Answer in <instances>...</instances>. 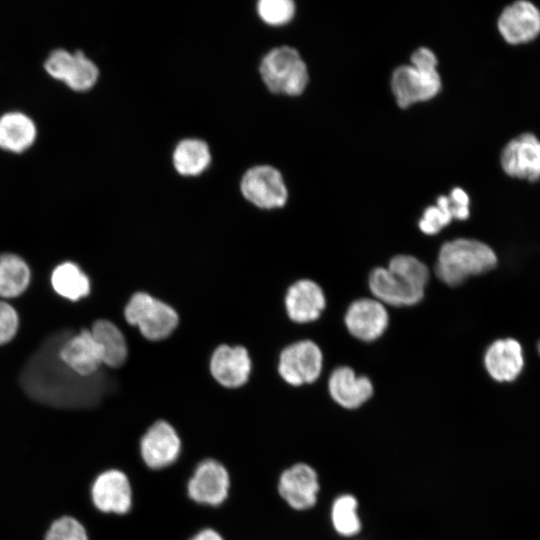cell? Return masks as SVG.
Instances as JSON below:
<instances>
[{
  "label": "cell",
  "mask_w": 540,
  "mask_h": 540,
  "mask_svg": "<svg viewBox=\"0 0 540 540\" xmlns=\"http://www.w3.org/2000/svg\"><path fill=\"white\" fill-rule=\"evenodd\" d=\"M66 331L48 339L23 370L22 385L35 400L57 407H86L99 399L102 390L97 373L83 377L74 373L59 357L68 338Z\"/></svg>",
  "instance_id": "1"
},
{
  "label": "cell",
  "mask_w": 540,
  "mask_h": 540,
  "mask_svg": "<svg viewBox=\"0 0 540 540\" xmlns=\"http://www.w3.org/2000/svg\"><path fill=\"white\" fill-rule=\"evenodd\" d=\"M496 263V254L487 244L461 238L441 246L435 273L445 284L457 286L470 276L488 272Z\"/></svg>",
  "instance_id": "2"
},
{
  "label": "cell",
  "mask_w": 540,
  "mask_h": 540,
  "mask_svg": "<svg viewBox=\"0 0 540 540\" xmlns=\"http://www.w3.org/2000/svg\"><path fill=\"white\" fill-rule=\"evenodd\" d=\"M260 74L268 89L274 93L296 96L308 82V71L298 51L282 46L269 51L260 64Z\"/></svg>",
  "instance_id": "3"
},
{
  "label": "cell",
  "mask_w": 540,
  "mask_h": 540,
  "mask_svg": "<svg viewBox=\"0 0 540 540\" xmlns=\"http://www.w3.org/2000/svg\"><path fill=\"white\" fill-rule=\"evenodd\" d=\"M124 315L130 325L137 326L142 336L151 341L167 338L179 321L171 306L145 292H137L130 298Z\"/></svg>",
  "instance_id": "4"
},
{
  "label": "cell",
  "mask_w": 540,
  "mask_h": 540,
  "mask_svg": "<svg viewBox=\"0 0 540 540\" xmlns=\"http://www.w3.org/2000/svg\"><path fill=\"white\" fill-rule=\"evenodd\" d=\"M320 491L318 471L306 462H295L284 468L276 480L278 497L293 512L313 510L319 502Z\"/></svg>",
  "instance_id": "5"
},
{
  "label": "cell",
  "mask_w": 540,
  "mask_h": 540,
  "mask_svg": "<svg viewBox=\"0 0 540 540\" xmlns=\"http://www.w3.org/2000/svg\"><path fill=\"white\" fill-rule=\"evenodd\" d=\"M322 364L319 346L311 340H302L281 352L278 371L287 384L299 387L314 383L321 374Z\"/></svg>",
  "instance_id": "6"
},
{
  "label": "cell",
  "mask_w": 540,
  "mask_h": 540,
  "mask_svg": "<svg viewBox=\"0 0 540 540\" xmlns=\"http://www.w3.org/2000/svg\"><path fill=\"white\" fill-rule=\"evenodd\" d=\"M241 191L249 202L263 209L284 206L288 196L281 173L267 165L247 170L241 180Z\"/></svg>",
  "instance_id": "7"
},
{
  "label": "cell",
  "mask_w": 540,
  "mask_h": 540,
  "mask_svg": "<svg viewBox=\"0 0 540 540\" xmlns=\"http://www.w3.org/2000/svg\"><path fill=\"white\" fill-rule=\"evenodd\" d=\"M391 86L397 104L406 108L436 96L441 88V80L437 69L402 65L393 72Z\"/></svg>",
  "instance_id": "8"
},
{
  "label": "cell",
  "mask_w": 540,
  "mask_h": 540,
  "mask_svg": "<svg viewBox=\"0 0 540 540\" xmlns=\"http://www.w3.org/2000/svg\"><path fill=\"white\" fill-rule=\"evenodd\" d=\"M331 402L346 412H356L374 397V386L366 376H358L352 368L338 367L329 377L327 385Z\"/></svg>",
  "instance_id": "9"
},
{
  "label": "cell",
  "mask_w": 540,
  "mask_h": 540,
  "mask_svg": "<svg viewBox=\"0 0 540 540\" xmlns=\"http://www.w3.org/2000/svg\"><path fill=\"white\" fill-rule=\"evenodd\" d=\"M503 171L528 181L540 179V140L532 133H523L510 140L501 152Z\"/></svg>",
  "instance_id": "10"
},
{
  "label": "cell",
  "mask_w": 540,
  "mask_h": 540,
  "mask_svg": "<svg viewBox=\"0 0 540 540\" xmlns=\"http://www.w3.org/2000/svg\"><path fill=\"white\" fill-rule=\"evenodd\" d=\"M497 27L511 45L530 42L540 34V10L532 2L516 1L503 9Z\"/></svg>",
  "instance_id": "11"
},
{
  "label": "cell",
  "mask_w": 540,
  "mask_h": 540,
  "mask_svg": "<svg viewBox=\"0 0 540 540\" xmlns=\"http://www.w3.org/2000/svg\"><path fill=\"white\" fill-rule=\"evenodd\" d=\"M230 487L226 468L216 460L202 461L187 486L189 497L197 503L217 506L224 502Z\"/></svg>",
  "instance_id": "12"
},
{
  "label": "cell",
  "mask_w": 540,
  "mask_h": 540,
  "mask_svg": "<svg viewBox=\"0 0 540 540\" xmlns=\"http://www.w3.org/2000/svg\"><path fill=\"white\" fill-rule=\"evenodd\" d=\"M369 287L375 299L396 307L411 306L424 297L421 289L389 268L378 267L369 275Z\"/></svg>",
  "instance_id": "13"
},
{
  "label": "cell",
  "mask_w": 540,
  "mask_h": 540,
  "mask_svg": "<svg viewBox=\"0 0 540 540\" xmlns=\"http://www.w3.org/2000/svg\"><path fill=\"white\" fill-rule=\"evenodd\" d=\"M389 322L388 312L380 301L361 298L352 302L345 314V325L352 336L370 342L379 338Z\"/></svg>",
  "instance_id": "14"
},
{
  "label": "cell",
  "mask_w": 540,
  "mask_h": 540,
  "mask_svg": "<svg viewBox=\"0 0 540 540\" xmlns=\"http://www.w3.org/2000/svg\"><path fill=\"white\" fill-rule=\"evenodd\" d=\"M181 450L176 430L166 421H157L144 434L140 442L141 456L152 469H160L174 463Z\"/></svg>",
  "instance_id": "15"
},
{
  "label": "cell",
  "mask_w": 540,
  "mask_h": 540,
  "mask_svg": "<svg viewBox=\"0 0 540 540\" xmlns=\"http://www.w3.org/2000/svg\"><path fill=\"white\" fill-rule=\"evenodd\" d=\"M91 496L102 512L124 514L132 504V492L127 476L119 470H108L97 476Z\"/></svg>",
  "instance_id": "16"
},
{
  "label": "cell",
  "mask_w": 540,
  "mask_h": 540,
  "mask_svg": "<svg viewBox=\"0 0 540 540\" xmlns=\"http://www.w3.org/2000/svg\"><path fill=\"white\" fill-rule=\"evenodd\" d=\"M59 357L74 373L83 377L96 374L103 364L101 349L89 329L66 338L59 348Z\"/></svg>",
  "instance_id": "17"
},
{
  "label": "cell",
  "mask_w": 540,
  "mask_h": 540,
  "mask_svg": "<svg viewBox=\"0 0 540 540\" xmlns=\"http://www.w3.org/2000/svg\"><path fill=\"white\" fill-rule=\"evenodd\" d=\"M251 360L242 346L220 345L212 354L210 371L222 386L237 388L244 385L250 374Z\"/></svg>",
  "instance_id": "18"
},
{
  "label": "cell",
  "mask_w": 540,
  "mask_h": 540,
  "mask_svg": "<svg viewBox=\"0 0 540 540\" xmlns=\"http://www.w3.org/2000/svg\"><path fill=\"white\" fill-rule=\"evenodd\" d=\"M326 306L322 288L314 281L301 279L291 285L285 296L289 318L296 323L318 319Z\"/></svg>",
  "instance_id": "19"
},
{
  "label": "cell",
  "mask_w": 540,
  "mask_h": 540,
  "mask_svg": "<svg viewBox=\"0 0 540 540\" xmlns=\"http://www.w3.org/2000/svg\"><path fill=\"white\" fill-rule=\"evenodd\" d=\"M484 364L494 380L499 382L514 380L524 364L521 345L512 338L493 342L485 353Z\"/></svg>",
  "instance_id": "20"
},
{
  "label": "cell",
  "mask_w": 540,
  "mask_h": 540,
  "mask_svg": "<svg viewBox=\"0 0 540 540\" xmlns=\"http://www.w3.org/2000/svg\"><path fill=\"white\" fill-rule=\"evenodd\" d=\"M359 507V500L352 493H340L332 499L328 511L329 522L340 539L353 540L361 535L363 523Z\"/></svg>",
  "instance_id": "21"
},
{
  "label": "cell",
  "mask_w": 540,
  "mask_h": 540,
  "mask_svg": "<svg viewBox=\"0 0 540 540\" xmlns=\"http://www.w3.org/2000/svg\"><path fill=\"white\" fill-rule=\"evenodd\" d=\"M36 137L33 121L20 112H10L0 117V148L11 152H23Z\"/></svg>",
  "instance_id": "22"
},
{
  "label": "cell",
  "mask_w": 540,
  "mask_h": 540,
  "mask_svg": "<svg viewBox=\"0 0 540 540\" xmlns=\"http://www.w3.org/2000/svg\"><path fill=\"white\" fill-rule=\"evenodd\" d=\"M90 331L101 349L103 364L111 368L123 365L128 349L119 328L109 320L100 319L93 323Z\"/></svg>",
  "instance_id": "23"
},
{
  "label": "cell",
  "mask_w": 540,
  "mask_h": 540,
  "mask_svg": "<svg viewBox=\"0 0 540 540\" xmlns=\"http://www.w3.org/2000/svg\"><path fill=\"white\" fill-rule=\"evenodd\" d=\"M211 160L208 145L199 139H185L175 148L173 164L176 171L184 176L202 173Z\"/></svg>",
  "instance_id": "24"
},
{
  "label": "cell",
  "mask_w": 540,
  "mask_h": 540,
  "mask_svg": "<svg viewBox=\"0 0 540 540\" xmlns=\"http://www.w3.org/2000/svg\"><path fill=\"white\" fill-rule=\"evenodd\" d=\"M51 283L60 296L71 301H77L90 292L89 278L72 262L58 265L52 272Z\"/></svg>",
  "instance_id": "25"
},
{
  "label": "cell",
  "mask_w": 540,
  "mask_h": 540,
  "mask_svg": "<svg viewBox=\"0 0 540 540\" xmlns=\"http://www.w3.org/2000/svg\"><path fill=\"white\" fill-rule=\"evenodd\" d=\"M30 281V269L25 261L15 254L0 255V296L17 297Z\"/></svg>",
  "instance_id": "26"
},
{
  "label": "cell",
  "mask_w": 540,
  "mask_h": 540,
  "mask_svg": "<svg viewBox=\"0 0 540 540\" xmlns=\"http://www.w3.org/2000/svg\"><path fill=\"white\" fill-rule=\"evenodd\" d=\"M97 66L82 51L74 53V62L65 83L75 91H86L93 87L98 79Z\"/></svg>",
  "instance_id": "27"
},
{
  "label": "cell",
  "mask_w": 540,
  "mask_h": 540,
  "mask_svg": "<svg viewBox=\"0 0 540 540\" xmlns=\"http://www.w3.org/2000/svg\"><path fill=\"white\" fill-rule=\"evenodd\" d=\"M390 270L399 273L419 288L425 289L429 279L427 266L414 256H394L388 266Z\"/></svg>",
  "instance_id": "28"
},
{
  "label": "cell",
  "mask_w": 540,
  "mask_h": 540,
  "mask_svg": "<svg viewBox=\"0 0 540 540\" xmlns=\"http://www.w3.org/2000/svg\"><path fill=\"white\" fill-rule=\"evenodd\" d=\"M453 219L448 196H440L435 206L428 207L419 221L420 230L428 235L440 232Z\"/></svg>",
  "instance_id": "29"
},
{
  "label": "cell",
  "mask_w": 540,
  "mask_h": 540,
  "mask_svg": "<svg viewBox=\"0 0 540 540\" xmlns=\"http://www.w3.org/2000/svg\"><path fill=\"white\" fill-rule=\"evenodd\" d=\"M260 18L270 25L288 23L295 14V4L291 0H261L257 4Z\"/></svg>",
  "instance_id": "30"
},
{
  "label": "cell",
  "mask_w": 540,
  "mask_h": 540,
  "mask_svg": "<svg viewBox=\"0 0 540 540\" xmlns=\"http://www.w3.org/2000/svg\"><path fill=\"white\" fill-rule=\"evenodd\" d=\"M45 540H88V536L78 520L64 516L51 524Z\"/></svg>",
  "instance_id": "31"
},
{
  "label": "cell",
  "mask_w": 540,
  "mask_h": 540,
  "mask_svg": "<svg viewBox=\"0 0 540 540\" xmlns=\"http://www.w3.org/2000/svg\"><path fill=\"white\" fill-rule=\"evenodd\" d=\"M74 62V54L64 50H54L46 59L44 68L56 80L66 81Z\"/></svg>",
  "instance_id": "32"
},
{
  "label": "cell",
  "mask_w": 540,
  "mask_h": 540,
  "mask_svg": "<svg viewBox=\"0 0 540 540\" xmlns=\"http://www.w3.org/2000/svg\"><path fill=\"white\" fill-rule=\"evenodd\" d=\"M16 310L6 302L0 301V345L9 342L18 329Z\"/></svg>",
  "instance_id": "33"
},
{
  "label": "cell",
  "mask_w": 540,
  "mask_h": 540,
  "mask_svg": "<svg viewBox=\"0 0 540 540\" xmlns=\"http://www.w3.org/2000/svg\"><path fill=\"white\" fill-rule=\"evenodd\" d=\"M449 198L450 211L453 219L465 220L469 217V197L461 188H454Z\"/></svg>",
  "instance_id": "34"
},
{
  "label": "cell",
  "mask_w": 540,
  "mask_h": 540,
  "mask_svg": "<svg viewBox=\"0 0 540 540\" xmlns=\"http://www.w3.org/2000/svg\"><path fill=\"white\" fill-rule=\"evenodd\" d=\"M411 65L418 69H436L437 59L430 49L421 47L412 54Z\"/></svg>",
  "instance_id": "35"
},
{
  "label": "cell",
  "mask_w": 540,
  "mask_h": 540,
  "mask_svg": "<svg viewBox=\"0 0 540 540\" xmlns=\"http://www.w3.org/2000/svg\"><path fill=\"white\" fill-rule=\"evenodd\" d=\"M190 540H224V539L217 531L207 528L198 532Z\"/></svg>",
  "instance_id": "36"
},
{
  "label": "cell",
  "mask_w": 540,
  "mask_h": 540,
  "mask_svg": "<svg viewBox=\"0 0 540 540\" xmlns=\"http://www.w3.org/2000/svg\"><path fill=\"white\" fill-rule=\"evenodd\" d=\"M538 351L540 353V342L538 343Z\"/></svg>",
  "instance_id": "37"
}]
</instances>
